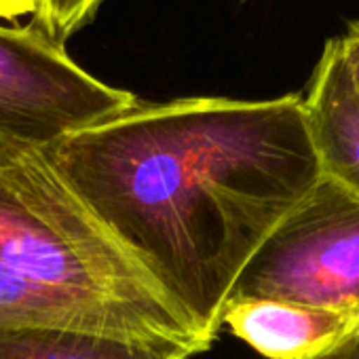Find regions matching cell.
Returning a JSON list of instances; mask_svg holds the SVG:
<instances>
[{
	"instance_id": "obj_1",
	"label": "cell",
	"mask_w": 359,
	"mask_h": 359,
	"mask_svg": "<svg viewBox=\"0 0 359 359\" xmlns=\"http://www.w3.org/2000/svg\"><path fill=\"white\" fill-rule=\"evenodd\" d=\"M45 152L210 344L252 256L321 180L296 93L137 104Z\"/></svg>"
},
{
	"instance_id": "obj_2",
	"label": "cell",
	"mask_w": 359,
	"mask_h": 359,
	"mask_svg": "<svg viewBox=\"0 0 359 359\" xmlns=\"http://www.w3.org/2000/svg\"><path fill=\"white\" fill-rule=\"evenodd\" d=\"M0 262L116 315L144 340L212 344L66 184L45 150L0 144Z\"/></svg>"
},
{
	"instance_id": "obj_3",
	"label": "cell",
	"mask_w": 359,
	"mask_h": 359,
	"mask_svg": "<svg viewBox=\"0 0 359 359\" xmlns=\"http://www.w3.org/2000/svg\"><path fill=\"white\" fill-rule=\"evenodd\" d=\"M250 298L359 317V197L321 175L252 256L229 302Z\"/></svg>"
},
{
	"instance_id": "obj_4",
	"label": "cell",
	"mask_w": 359,
	"mask_h": 359,
	"mask_svg": "<svg viewBox=\"0 0 359 359\" xmlns=\"http://www.w3.org/2000/svg\"><path fill=\"white\" fill-rule=\"evenodd\" d=\"M83 70L36 26H0V144L47 150L137 106Z\"/></svg>"
},
{
	"instance_id": "obj_5",
	"label": "cell",
	"mask_w": 359,
	"mask_h": 359,
	"mask_svg": "<svg viewBox=\"0 0 359 359\" xmlns=\"http://www.w3.org/2000/svg\"><path fill=\"white\" fill-rule=\"evenodd\" d=\"M239 340L266 359H319L359 327V317L290 300H231L222 313Z\"/></svg>"
},
{
	"instance_id": "obj_6",
	"label": "cell",
	"mask_w": 359,
	"mask_h": 359,
	"mask_svg": "<svg viewBox=\"0 0 359 359\" xmlns=\"http://www.w3.org/2000/svg\"><path fill=\"white\" fill-rule=\"evenodd\" d=\"M321 175L359 197V95L340 39H330L302 97Z\"/></svg>"
},
{
	"instance_id": "obj_7",
	"label": "cell",
	"mask_w": 359,
	"mask_h": 359,
	"mask_svg": "<svg viewBox=\"0 0 359 359\" xmlns=\"http://www.w3.org/2000/svg\"><path fill=\"white\" fill-rule=\"evenodd\" d=\"M22 330H79L144 340L116 315L68 298L0 262V334Z\"/></svg>"
},
{
	"instance_id": "obj_8",
	"label": "cell",
	"mask_w": 359,
	"mask_h": 359,
	"mask_svg": "<svg viewBox=\"0 0 359 359\" xmlns=\"http://www.w3.org/2000/svg\"><path fill=\"white\" fill-rule=\"evenodd\" d=\"M187 346L79 330L0 334V359H189Z\"/></svg>"
},
{
	"instance_id": "obj_9",
	"label": "cell",
	"mask_w": 359,
	"mask_h": 359,
	"mask_svg": "<svg viewBox=\"0 0 359 359\" xmlns=\"http://www.w3.org/2000/svg\"><path fill=\"white\" fill-rule=\"evenodd\" d=\"M102 0H39L34 24L51 41L64 45L74 32L89 24Z\"/></svg>"
},
{
	"instance_id": "obj_10",
	"label": "cell",
	"mask_w": 359,
	"mask_h": 359,
	"mask_svg": "<svg viewBox=\"0 0 359 359\" xmlns=\"http://www.w3.org/2000/svg\"><path fill=\"white\" fill-rule=\"evenodd\" d=\"M340 45H342V55L351 83L355 87V93L359 95V20L348 24V30L340 39Z\"/></svg>"
},
{
	"instance_id": "obj_11",
	"label": "cell",
	"mask_w": 359,
	"mask_h": 359,
	"mask_svg": "<svg viewBox=\"0 0 359 359\" xmlns=\"http://www.w3.org/2000/svg\"><path fill=\"white\" fill-rule=\"evenodd\" d=\"M39 0H0V20L15 22L24 15H34Z\"/></svg>"
},
{
	"instance_id": "obj_12",
	"label": "cell",
	"mask_w": 359,
	"mask_h": 359,
	"mask_svg": "<svg viewBox=\"0 0 359 359\" xmlns=\"http://www.w3.org/2000/svg\"><path fill=\"white\" fill-rule=\"evenodd\" d=\"M319 359H359V327L353 336H348L340 346L330 351Z\"/></svg>"
}]
</instances>
